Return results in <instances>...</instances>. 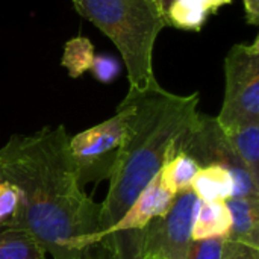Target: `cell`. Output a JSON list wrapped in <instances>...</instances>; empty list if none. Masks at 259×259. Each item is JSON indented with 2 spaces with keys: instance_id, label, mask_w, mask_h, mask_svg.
I'll list each match as a JSON object with an SVG mask.
<instances>
[{
  "instance_id": "obj_16",
  "label": "cell",
  "mask_w": 259,
  "mask_h": 259,
  "mask_svg": "<svg viewBox=\"0 0 259 259\" xmlns=\"http://www.w3.org/2000/svg\"><path fill=\"white\" fill-rule=\"evenodd\" d=\"M20 206V190L0 179V228H9Z\"/></svg>"
},
{
  "instance_id": "obj_5",
  "label": "cell",
  "mask_w": 259,
  "mask_h": 259,
  "mask_svg": "<svg viewBox=\"0 0 259 259\" xmlns=\"http://www.w3.org/2000/svg\"><path fill=\"white\" fill-rule=\"evenodd\" d=\"M220 126L232 129L259 121V36L231 47L225 58V97Z\"/></svg>"
},
{
  "instance_id": "obj_18",
  "label": "cell",
  "mask_w": 259,
  "mask_h": 259,
  "mask_svg": "<svg viewBox=\"0 0 259 259\" xmlns=\"http://www.w3.org/2000/svg\"><path fill=\"white\" fill-rule=\"evenodd\" d=\"M225 238H208L193 241L185 259H222Z\"/></svg>"
},
{
  "instance_id": "obj_13",
  "label": "cell",
  "mask_w": 259,
  "mask_h": 259,
  "mask_svg": "<svg viewBox=\"0 0 259 259\" xmlns=\"http://www.w3.org/2000/svg\"><path fill=\"white\" fill-rule=\"evenodd\" d=\"M225 134L237 156L259 184V121L226 129Z\"/></svg>"
},
{
  "instance_id": "obj_20",
  "label": "cell",
  "mask_w": 259,
  "mask_h": 259,
  "mask_svg": "<svg viewBox=\"0 0 259 259\" xmlns=\"http://www.w3.org/2000/svg\"><path fill=\"white\" fill-rule=\"evenodd\" d=\"M244 3V12H246V21L250 26L259 24V0H243Z\"/></svg>"
},
{
  "instance_id": "obj_22",
  "label": "cell",
  "mask_w": 259,
  "mask_h": 259,
  "mask_svg": "<svg viewBox=\"0 0 259 259\" xmlns=\"http://www.w3.org/2000/svg\"><path fill=\"white\" fill-rule=\"evenodd\" d=\"M150 259H156V258H150Z\"/></svg>"
},
{
  "instance_id": "obj_3",
  "label": "cell",
  "mask_w": 259,
  "mask_h": 259,
  "mask_svg": "<svg viewBox=\"0 0 259 259\" xmlns=\"http://www.w3.org/2000/svg\"><path fill=\"white\" fill-rule=\"evenodd\" d=\"M76 12L99 27L118 49L129 90L159 87L153 73V47L167 26L158 0H71Z\"/></svg>"
},
{
  "instance_id": "obj_6",
  "label": "cell",
  "mask_w": 259,
  "mask_h": 259,
  "mask_svg": "<svg viewBox=\"0 0 259 259\" xmlns=\"http://www.w3.org/2000/svg\"><path fill=\"white\" fill-rule=\"evenodd\" d=\"M200 200L188 190L175 197L162 217L153 219L134 235V259H185L193 244V225Z\"/></svg>"
},
{
  "instance_id": "obj_10",
  "label": "cell",
  "mask_w": 259,
  "mask_h": 259,
  "mask_svg": "<svg viewBox=\"0 0 259 259\" xmlns=\"http://www.w3.org/2000/svg\"><path fill=\"white\" fill-rule=\"evenodd\" d=\"M191 191L200 202H226L234 197V178L222 165H205L194 176Z\"/></svg>"
},
{
  "instance_id": "obj_4",
  "label": "cell",
  "mask_w": 259,
  "mask_h": 259,
  "mask_svg": "<svg viewBox=\"0 0 259 259\" xmlns=\"http://www.w3.org/2000/svg\"><path fill=\"white\" fill-rule=\"evenodd\" d=\"M132 111V105L123 99L115 115L70 137V153L80 187L109 181L129 138Z\"/></svg>"
},
{
  "instance_id": "obj_15",
  "label": "cell",
  "mask_w": 259,
  "mask_h": 259,
  "mask_svg": "<svg viewBox=\"0 0 259 259\" xmlns=\"http://www.w3.org/2000/svg\"><path fill=\"white\" fill-rule=\"evenodd\" d=\"M94 56L93 42L85 36H76L65 42L61 65L67 68L70 77L77 79L83 73L90 71Z\"/></svg>"
},
{
  "instance_id": "obj_21",
  "label": "cell",
  "mask_w": 259,
  "mask_h": 259,
  "mask_svg": "<svg viewBox=\"0 0 259 259\" xmlns=\"http://www.w3.org/2000/svg\"><path fill=\"white\" fill-rule=\"evenodd\" d=\"M90 259H114L111 256V253H108L106 250H99L97 253H94Z\"/></svg>"
},
{
  "instance_id": "obj_19",
  "label": "cell",
  "mask_w": 259,
  "mask_h": 259,
  "mask_svg": "<svg viewBox=\"0 0 259 259\" xmlns=\"http://www.w3.org/2000/svg\"><path fill=\"white\" fill-rule=\"evenodd\" d=\"M222 259H259V249L238 241L226 240Z\"/></svg>"
},
{
  "instance_id": "obj_9",
  "label": "cell",
  "mask_w": 259,
  "mask_h": 259,
  "mask_svg": "<svg viewBox=\"0 0 259 259\" xmlns=\"http://www.w3.org/2000/svg\"><path fill=\"white\" fill-rule=\"evenodd\" d=\"M226 203L232 217L228 240L259 249V196L232 197Z\"/></svg>"
},
{
  "instance_id": "obj_1",
  "label": "cell",
  "mask_w": 259,
  "mask_h": 259,
  "mask_svg": "<svg viewBox=\"0 0 259 259\" xmlns=\"http://www.w3.org/2000/svg\"><path fill=\"white\" fill-rule=\"evenodd\" d=\"M0 179L20 190L9 228L32 234L53 259H90L99 250L102 203L77 179L64 124L12 135L0 149Z\"/></svg>"
},
{
  "instance_id": "obj_2",
  "label": "cell",
  "mask_w": 259,
  "mask_h": 259,
  "mask_svg": "<svg viewBox=\"0 0 259 259\" xmlns=\"http://www.w3.org/2000/svg\"><path fill=\"white\" fill-rule=\"evenodd\" d=\"M124 99L134 108L131 131L102 202L99 246L159 173L170 153L179 150V141L197 118L200 94L179 96L159 85L144 93L129 90Z\"/></svg>"
},
{
  "instance_id": "obj_8",
  "label": "cell",
  "mask_w": 259,
  "mask_h": 259,
  "mask_svg": "<svg viewBox=\"0 0 259 259\" xmlns=\"http://www.w3.org/2000/svg\"><path fill=\"white\" fill-rule=\"evenodd\" d=\"M232 0H158L165 24L182 30H202L211 14Z\"/></svg>"
},
{
  "instance_id": "obj_17",
  "label": "cell",
  "mask_w": 259,
  "mask_h": 259,
  "mask_svg": "<svg viewBox=\"0 0 259 259\" xmlns=\"http://www.w3.org/2000/svg\"><path fill=\"white\" fill-rule=\"evenodd\" d=\"M90 71L102 83H111L120 74V62L111 55H96Z\"/></svg>"
},
{
  "instance_id": "obj_11",
  "label": "cell",
  "mask_w": 259,
  "mask_h": 259,
  "mask_svg": "<svg viewBox=\"0 0 259 259\" xmlns=\"http://www.w3.org/2000/svg\"><path fill=\"white\" fill-rule=\"evenodd\" d=\"M231 226L232 217L226 202H200L193 225V240H228Z\"/></svg>"
},
{
  "instance_id": "obj_14",
  "label": "cell",
  "mask_w": 259,
  "mask_h": 259,
  "mask_svg": "<svg viewBox=\"0 0 259 259\" xmlns=\"http://www.w3.org/2000/svg\"><path fill=\"white\" fill-rule=\"evenodd\" d=\"M46 250L32 234L21 228L0 231V259H46Z\"/></svg>"
},
{
  "instance_id": "obj_7",
  "label": "cell",
  "mask_w": 259,
  "mask_h": 259,
  "mask_svg": "<svg viewBox=\"0 0 259 259\" xmlns=\"http://www.w3.org/2000/svg\"><path fill=\"white\" fill-rule=\"evenodd\" d=\"M179 150L190 155L200 167L222 165L234 178V197L259 196V184L234 152L215 117L199 111L191 129L179 141Z\"/></svg>"
},
{
  "instance_id": "obj_12",
  "label": "cell",
  "mask_w": 259,
  "mask_h": 259,
  "mask_svg": "<svg viewBox=\"0 0 259 259\" xmlns=\"http://www.w3.org/2000/svg\"><path fill=\"white\" fill-rule=\"evenodd\" d=\"M200 165L185 152L173 150L159 170V178L164 187L175 196L191 190L194 176Z\"/></svg>"
}]
</instances>
